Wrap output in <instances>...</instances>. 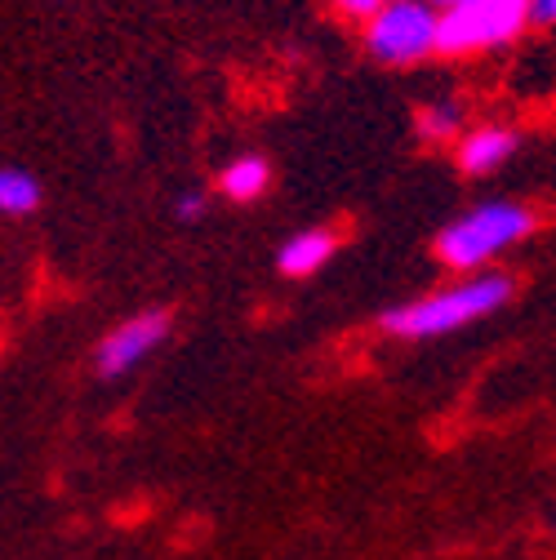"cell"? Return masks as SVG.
<instances>
[{"instance_id": "obj_1", "label": "cell", "mask_w": 556, "mask_h": 560, "mask_svg": "<svg viewBox=\"0 0 556 560\" xmlns=\"http://www.w3.org/2000/svg\"><path fill=\"white\" fill-rule=\"evenodd\" d=\"M512 299V276H476L467 285H454V290H441L432 299H419V303H401L383 316V329L396 334V338H432V334H450L459 325H472L480 316L499 312L503 303Z\"/></svg>"}, {"instance_id": "obj_2", "label": "cell", "mask_w": 556, "mask_h": 560, "mask_svg": "<svg viewBox=\"0 0 556 560\" xmlns=\"http://www.w3.org/2000/svg\"><path fill=\"white\" fill-rule=\"evenodd\" d=\"M534 228L530 209L512 205V200H490V205H476L472 214L454 219L441 236H437V254L445 267L454 271H467V267H480L490 262L495 254H503L512 241H521L525 232Z\"/></svg>"}, {"instance_id": "obj_3", "label": "cell", "mask_w": 556, "mask_h": 560, "mask_svg": "<svg viewBox=\"0 0 556 560\" xmlns=\"http://www.w3.org/2000/svg\"><path fill=\"white\" fill-rule=\"evenodd\" d=\"M530 19V0H472V5L441 10L437 27V49L450 58L476 54V49H495L512 40Z\"/></svg>"}, {"instance_id": "obj_4", "label": "cell", "mask_w": 556, "mask_h": 560, "mask_svg": "<svg viewBox=\"0 0 556 560\" xmlns=\"http://www.w3.org/2000/svg\"><path fill=\"white\" fill-rule=\"evenodd\" d=\"M437 27H441V14L432 0H387L366 27V49L379 62L405 67L437 49Z\"/></svg>"}, {"instance_id": "obj_5", "label": "cell", "mask_w": 556, "mask_h": 560, "mask_svg": "<svg viewBox=\"0 0 556 560\" xmlns=\"http://www.w3.org/2000/svg\"><path fill=\"white\" fill-rule=\"evenodd\" d=\"M165 334H170V316H165V312H143V316L125 320V325L112 329V334L103 338V347H99V374H103V378H116V374L134 370Z\"/></svg>"}, {"instance_id": "obj_6", "label": "cell", "mask_w": 556, "mask_h": 560, "mask_svg": "<svg viewBox=\"0 0 556 560\" xmlns=\"http://www.w3.org/2000/svg\"><path fill=\"white\" fill-rule=\"evenodd\" d=\"M512 152H517V133H512V129H499V125H485V129L467 133L463 143H459V165H463L467 174H490V170H499Z\"/></svg>"}, {"instance_id": "obj_7", "label": "cell", "mask_w": 556, "mask_h": 560, "mask_svg": "<svg viewBox=\"0 0 556 560\" xmlns=\"http://www.w3.org/2000/svg\"><path fill=\"white\" fill-rule=\"evenodd\" d=\"M334 249V236L329 232H299L281 245V254H276V267H281L286 276H312Z\"/></svg>"}, {"instance_id": "obj_8", "label": "cell", "mask_w": 556, "mask_h": 560, "mask_svg": "<svg viewBox=\"0 0 556 560\" xmlns=\"http://www.w3.org/2000/svg\"><path fill=\"white\" fill-rule=\"evenodd\" d=\"M267 183H271V170H267V161L263 156H241V161H232L228 170H223V191L232 196V200H258L263 191H267Z\"/></svg>"}, {"instance_id": "obj_9", "label": "cell", "mask_w": 556, "mask_h": 560, "mask_svg": "<svg viewBox=\"0 0 556 560\" xmlns=\"http://www.w3.org/2000/svg\"><path fill=\"white\" fill-rule=\"evenodd\" d=\"M36 205H40V183L27 170L0 174V209H5V214H32Z\"/></svg>"}, {"instance_id": "obj_10", "label": "cell", "mask_w": 556, "mask_h": 560, "mask_svg": "<svg viewBox=\"0 0 556 560\" xmlns=\"http://www.w3.org/2000/svg\"><path fill=\"white\" fill-rule=\"evenodd\" d=\"M459 125H463V112L454 103H432V107L419 112V133L424 138H437V143H441V138H454Z\"/></svg>"}, {"instance_id": "obj_11", "label": "cell", "mask_w": 556, "mask_h": 560, "mask_svg": "<svg viewBox=\"0 0 556 560\" xmlns=\"http://www.w3.org/2000/svg\"><path fill=\"white\" fill-rule=\"evenodd\" d=\"M334 5L347 14V19H374L387 0H334Z\"/></svg>"}, {"instance_id": "obj_12", "label": "cell", "mask_w": 556, "mask_h": 560, "mask_svg": "<svg viewBox=\"0 0 556 560\" xmlns=\"http://www.w3.org/2000/svg\"><path fill=\"white\" fill-rule=\"evenodd\" d=\"M174 214H178L183 223H196V219L205 214V196H200V191H183L178 205H174Z\"/></svg>"}, {"instance_id": "obj_13", "label": "cell", "mask_w": 556, "mask_h": 560, "mask_svg": "<svg viewBox=\"0 0 556 560\" xmlns=\"http://www.w3.org/2000/svg\"><path fill=\"white\" fill-rule=\"evenodd\" d=\"M530 19L538 27H556V0H530Z\"/></svg>"}, {"instance_id": "obj_14", "label": "cell", "mask_w": 556, "mask_h": 560, "mask_svg": "<svg viewBox=\"0 0 556 560\" xmlns=\"http://www.w3.org/2000/svg\"><path fill=\"white\" fill-rule=\"evenodd\" d=\"M437 10H454V5H472V0H432Z\"/></svg>"}]
</instances>
